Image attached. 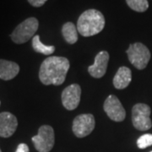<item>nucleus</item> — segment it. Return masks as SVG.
Wrapping results in <instances>:
<instances>
[{"mask_svg":"<svg viewBox=\"0 0 152 152\" xmlns=\"http://www.w3.org/2000/svg\"><path fill=\"white\" fill-rule=\"evenodd\" d=\"M69 69V61L63 57H48L40 67L39 79L45 86H60L66 79Z\"/></svg>","mask_w":152,"mask_h":152,"instance_id":"nucleus-1","label":"nucleus"},{"mask_svg":"<svg viewBox=\"0 0 152 152\" xmlns=\"http://www.w3.org/2000/svg\"><path fill=\"white\" fill-rule=\"evenodd\" d=\"M105 26V17L102 12L91 9L83 12L77 22L78 32L85 37L100 33Z\"/></svg>","mask_w":152,"mask_h":152,"instance_id":"nucleus-2","label":"nucleus"},{"mask_svg":"<svg viewBox=\"0 0 152 152\" xmlns=\"http://www.w3.org/2000/svg\"><path fill=\"white\" fill-rule=\"evenodd\" d=\"M39 21L35 17H30L17 26L14 31L11 33V40L16 44H24L27 42L31 38L34 37L37 31Z\"/></svg>","mask_w":152,"mask_h":152,"instance_id":"nucleus-3","label":"nucleus"},{"mask_svg":"<svg viewBox=\"0 0 152 152\" xmlns=\"http://www.w3.org/2000/svg\"><path fill=\"white\" fill-rule=\"evenodd\" d=\"M128 58L131 64L138 69H144L146 68L151 59V52L145 45L140 42H135L129 45L126 51Z\"/></svg>","mask_w":152,"mask_h":152,"instance_id":"nucleus-4","label":"nucleus"},{"mask_svg":"<svg viewBox=\"0 0 152 152\" xmlns=\"http://www.w3.org/2000/svg\"><path fill=\"white\" fill-rule=\"evenodd\" d=\"M34 146L39 152H49L54 145L55 137L53 129L49 125L41 126L38 134L32 137Z\"/></svg>","mask_w":152,"mask_h":152,"instance_id":"nucleus-5","label":"nucleus"},{"mask_svg":"<svg viewBox=\"0 0 152 152\" xmlns=\"http://www.w3.org/2000/svg\"><path fill=\"white\" fill-rule=\"evenodd\" d=\"M151 107L144 103H138L132 109V122L136 129L145 131L152 127L151 120Z\"/></svg>","mask_w":152,"mask_h":152,"instance_id":"nucleus-6","label":"nucleus"},{"mask_svg":"<svg viewBox=\"0 0 152 152\" xmlns=\"http://www.w3.org/2000/svg\"><path fill=\"white\" fill-rule=\"evenodd\" d=\"M95 125L96 122L92 114H81L74 119L72 129L78 138H84L92 132Z\"/></svg>","mask_w":152,"mask_h":152,"instance_id":"nucleus-7","label":"nucleus"},{"mask_svg":"<svg viewBox=\"0 0 152 152\" xmlns=\"http://www.w3.org/2000/svg\"><path fill=\"white\" fill-rule=\"evenodd\" d=\"M104 111L109 118L115 122H122L125 119L126 112L118 98L116 96L110 95L106 99L103 106Z\"/></svg>","mask_w":152,"mask_h":152,"instance_id":"nucleus-8","label":"nucleus"},{"mask_svg":"<svg viewBox=\"0 0 152 152\" xmlns=\"http://www.w3.org/2000/svg\"><path fill=\"white\" fill-rule=\"evenodd\" d=\"M81 88L77 84H73L69 86L66 87L62 92V102L64 107L67 110L75 109L80 102Z\"/></svg>","mask_w":152,"mask_h":152,"instance_id":"nucleus-9","label":"nucleus"},{"mask_svg":"<svg viewBox=\"0 0 152 152\" xmlns=\"http://www.w3.org/2000/svg\"><path fill=\"white\" fill-rule=\"evenodd\" d=\"M18 120L15 115L9 112L0 113V136L3 138H9L16 131Z\"/></svg>","mask_w":152,"mask_h":152,"instance_id":"nucleus-10","label":"nucleus"},{"mask_svg":"<svg viewBox=\"0 0 152 152\" xmlns=\"http://www.w3.org/2000/svg\"><path fill=\"white\" fill-rule=\"evenodd\" d=\"M108 62L109 53L107 51H102L98 53L95 58L94 64L88 68L90 75L96 79L103 77L107 72Z\"/></svg>","mask_w":152,"mask_h":152,"instance_id":"nucleus-11","label":"nucleus"},{"mask_svg":"<svg viewBox=\"0 0 152 152\" xmlns=\"http://www.w3.org/2000/svg\"><path fill=\"white\" fill-rule=\"evenodd\" d=\"M20 72V66L16 63L0 59V79L4 80H10L15 78Z\"/></svg>","mask_w":152,"mask_h":152,"instance_id":"nucleus-12","label":"nucleus"},{"mask_svg":"<svg viewBox=\"0 0 152 152\" xmlns=\"http://www.w3.org/2000/svg\"><path fill=\"white\" fill-rule=\"evenodd\" d=\"M132 80V72L128 67H120L113 78V86L116 89H124Z\"/></svg>","mask_w":152,"mask_h":152,"instance_id":"nucleus-13","label":"nucleus"},{"mask_svg":"<svg viewBox=\"0 0 152 152\" xmlns=\"http://www.w3.org/2000/svg\"><path fill=\"white\" fill-rule=\"evenodd\" d=\"M62 34L69 44H75L78 41V30L72 22H66L62 27Z\"/></svg>","mask_w":152,"mask_h":152,"instance_id":"nucleus-14","label":"nucleus"},{"mask_svg":"<svg viewBox=\"0 0 152 152\" xmlns=\"http://www.w3.org/2000/svg\"><path fill=\"white\" fill-rule=\"evenodd\" d=\"M32 48L35 52L38 53H42L43 55H50L53 53L55 51L54 46H46L44 45L38 35H36L32 38Z\"/></svg>","mask_w":152,"mask_h":152,"instance_id":"nucleus-15","label":"nucleus"},{"mask_svg":"<svg viewBox=\"0 0 152 152\" xmlns=\"http://www.w3.org/2000/svg\"><path fill=\"white\" fill-rule=\"evenodd\" d=\"M126 3L131 10L140 13L146 11L149 8L147 0H126Z\"/></svg>","mask_w":152,"mask_h":152,"instance_id":"nucleus-16","label":"nucleus"},{"mask_svg":"<svg viewBox=\"0 0 152 152\" xmlns=\"http://www.w3.org/2000/svg\"><path fill=\"white\" fill-rule=\"evenodd\" d=\"M137 145L140 149H145L152 145V134H146L140 136L137 140Z\"/></svg>","mask_w":152,"mask_h":152,"instance_id":"nucleus-17","label":"nucleus"},{"mask_svg":"<svg viewBox=\"0 0 152 152\" xmlns=\"http://www.w3.org/2000/svg\"><path fill=\"white\" fill-rule=\"evenodd\" d=\"M27 1L29 2V4L33 7L39 8V7H42V5H44L48 0H27Z\"/></svg>","mask_w":152,"mask_h":152,"instance_id":"nucleus-18","label":"nucleus"},{"mask_svg":"<svg viewBox=\"0 0 152 152\" xmlns=\"http://www.w3.org/2000/svg\"><path fill=\"white\" fill-rule=\"evenodd\" d=\"M15 152H30L29 151V147L26 144L21 143L18 145Z\"/></svg>","mask_w":152,"mask_h":152,"instance_id":"nucleus-19","label":"nucleus"},{"mask_svg":"<svg viewBox=\"0 0 152 152\" xmlns=\"http://www.w3.org/2000/svg\"><path fill=\"white\" fill-rule=\"evenodd\" d=\"M0 152H2V151H1V149H0Z\"/></svg>","mask_w":152,"mask_h":152,"instance_id":"nucleus-20","label":"nucleus"},{"mask_svg":"<svg viewBox=\"0 0 152 152\" xmlns=\"http://www.w3.org/2000/svg\"><path fill=\"white\" fill-rule=\"evenodd\" d=\"M0 105H1V102H0Z\"/></svg>","mask_w":152,"mask_h":152,"instance_id":"nucleus-21","label":"nucleus"},{"mask_svg":"<svg viewBox=\"0 0 152 152\" xmlns=\"http://www.w3.org/2000/svg\"><path fill=\"white\" fill-rule=\"evenodd\" d=\"M151 152H152V151H151Z\"/></svg>","mask_w":152,"mask_h":152,"instance_id":"nucleus-22","label":"nucleus"}]
</instances>
